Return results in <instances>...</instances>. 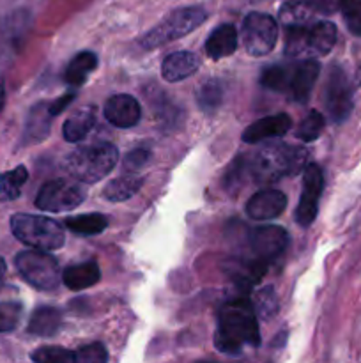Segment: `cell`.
<instances>
[{
    "label": "cell",
    "instance_id": "obj_32",
    "mask_svg": "<svg viewBox=\"0 0 361 363\" xmlns=\"http://www.w3.org/2000/svg\"><path fill=\"white\" fill-rule=\"evenodd\" d=\"M39 363H74V351H67L60 346H45L30 354Z\"/></svg>",
    "mask_w": 361,
    "mask_h": 363
},
{
    "label": "cell",
    "instance_id": "obj_12",
    "mask_svg": "<svg viewBox=\"0 0 361 363\" xmlns=\"http://www.w3.org/2000/svg\"><path fill=\"white\" fill-rule=\"evenodd\" d=\"M322 190H324V176H322L321 167L306 165L303 177V191H301L299 206L296 211V220L301 227H310L314 223Z\"/></svg>",
    "mask_w": 361,
    "mask_h": 363
},
{
    "label": "cell",
    "instance_id": "obj_9",
    "mask_svg": "<svg viewBox=\"0 0 361 363\" xmlns=\"http://www.w3.org/2000/svg\"><path fill=\"white\" fill-rule=\"evenodd\" d=\"M243 43L250 55H268L278 43V25L269 14L250 13L243 23Z\"/></svg>",
    "mask_w": 361,
    "mask_h": 363
},
{
    "label": "cell",
    "instance_id": "obj_21",
    "mask_svg": "<svg viewBox=\"0 0 361 363\" xmlns=\"http://www.w3.org/2000/svg\"><path fill=\"white\" fill-rule=\"evenodd\" d=\"M237 48V32L234 25L223 23L216 27L209 35L205 43V52L211 59L219 60L223 57H229L236 52Z\"/></svg>",
    "mask_w": 361,
    "mask_h": 363
},
{
    "label": "cell",
    "instance_id": "obj_5",
    "mask_svg": "<svg viewBox=\"0 0 361 363\" xmlns=\"http://www.w3.org/2000/svg\"><path fill=\"white\" fill-rule=\"evenodd\" d=\"M11 230L23 245L45 252L59 250L66 241L64 227L46 216L18 213L11 216Z\"/></svg>",
    "mask_w": 361,
    "mask_h": 363
},
{
    "label": "cell",
    "instance_id": "obj_7",
    "mask_svg": "<svg viewBox=\"0 0 361 363\" xmlns=\"http://www.w3.org/2000/svg\"><path fill=\"white\" fill-rule=\"evenodd\" d=\"M16 269L25 282L39 291H53L60 284L59 261L50 252L45 250H23L14 259Z\"/></svg>",
    "mask_w": 361,
    "mask_h": 363
},
{
    "label": "cell",
    "instance_id": "obj_24",
    "mask_svg": "<svg viewBox=\"0 0 361 363\" xmlns=\"http://www.w3.org/2000/svg\"><path fill=\"white\" fill-rule=\"evenodd\" d=\"M96 66H98V57H96V53L80 52L67 64L66 71H64V80L71 87H80L81 84H85L88 74L96 69Z\"/></svg>",
    "mask_w": 361,
    "mask_h": 363
},
{
    "label": "cell",
    "instance_id": "obj_19",
    "mask_svg": "<svg viewBox=\"0 0 361 363\" xmlns=\"http://www.w3.org/2000/svg\"><path fill=\"white\" fill-rule=\"evenodd\" d=\"M200 66V59L191 52H173L163 60L161 74L166 82H180L191 77Z\"/></svg>",
    "mask_w": 361,
    "mask_h": 363
},
{
    "label": "cell",
    "instance_id": "obj_26",
    "mask_svg": "<svg viewBox=\"0 0 361 363\" xmlns=\"http://www.w3.org/2000/svg\"><path fill=\"white\" fill-rule=\"evenodd\" d=\"M108 223L110 220L105 215H99V213L69 216L66 220L67 229L71 233L78 234V236H96V234H101L108 227Z\"/></svg>",
    "mask_w": 361,
    "mask_h": 363
},
{
    "label": "cell",
    "instance_id": "obj_27",
    "mask_svg": "<svg viewBox=\"0 0 361 363\" xmlns=\"http://www.w3.org/2000/svg\"><path fill=\"white\" fill-rule=\"evenodd\" d=\"M28 179V170L23 165H18L16 169L9 172L0 174V199L2 201H14L21 195V188L25 186Z\"/></svg>",
    "mask_w": 361,
    "mask_h": 363
},
{
    "label": "cell",
    "instance_id": "obj_23",
    "mask_svg": "<svg viewBox=\"0 0 361 363\" xmlns=\"http://www.w3.org/2000/svg\"><path fill=\"white\" fill-rule=\"evenodd\" d=\"M317 11L311 9L308 4H304L303 0H289V2L283 4L280 7V23L285 28H296V27H304V25L314 23L317 18H315Z\"/></svg>",
    "mask_w": 361,
    "mask_h": 363
},
{
    "label": "cell",
    "instance_id": "obj_25",
    "mask_svg": "<svg viewBox=\"0 0 361 363\" xmlns=\"http://www.w3.org/2000/svg\"><path fill=\"white\" fill-rule=\"evenodd\" d=\"M144 184V177L140 176H120L110 181L105 188V199L112 202H124L137 195Z\"/></svg>",
    "mask_w": 361,
    "mask_h": 363
},
{
    "label": "cell",
    "instance_id": "obj_13",
    "mask_svg": "<svg viewBox=\"0 0 361 363\" xmlns=\"http://www.w3.org/2000/svg\"><path fill=\"white\" fill-rule=\"evenodd\" d=\"M319 73H321V66L317 60L297 59V62L290 66V78L287 85V94L290 96V99L297 103H306Z\"/></svg>",
    "mask_w": 361,
    "mask_h": 363
},
{
    "label": "cell",
    "instance_id": "obj_40",
    "mask_svg": "<svg viewBox=\"0 0 361 363\" xmlns=\"http://www.w3.org/2000/svg\"><path fill=\"white\" fill-rule=\"evenodd\" d=\"M6 272H7L6 261H4V259L0 257V287H2V284H4V279H6Z\"/></svg>",
    "mask_w": 361,
    "mask_h": 363
},
{
    "label": "cell",
    "instance_id": "obj_22",
    "mask_svg": "<svg viewBox=\"0 0 361 363\" xmlns=\"http://www.w3.org/2000/svg\"><path fill=\"white\" fill-rule=\"evenodd\" d=\"M62 326V312L53 307H39L28 321V333L38 337H52Z\"/></svg>",
    "mask_w": 361,
    "mask_h": 363
},
{
    "label": "cell",
    "instance_id": "obj_37",
    "mask_svg": "<svg viewBox=\"0 0 361 363\" xmlns=\"http://www.w3.org/2000/svg\"><path fill=\"white\" fill-rule=\"evenodd\" d=\"M303 2L322 14H333L340 9V0H303Z\"/></svg>",
    "mask_w": 361,
    "mask_h": 363
},
{
    "label": "cell",
    "instance_id": "obj_8",
    "mask_svg": "<svg viewBox=\"0 0 361 363\" xmlns=\"http://www.w3.org/2000/svg\"><path fill=\"white\" fill-rule=\"evenodd\" d=\"M87 199V191L81 186V181L55 179L41 186L35 197V208L50 213L71 211L78 208Z\"/></svg>",
    "mask_w": 361,
    "mask_h": 363
},
{
    "label": "cell",
    "instance_id": "obj_30",
    "mask_svg": "<svg viewBox=\"0 0 361 363\" xmlns=\"http://www.w3.org/2000/svg\"><path fill=\"white\" fill-rule=\"evenodd\" d=\"M223 89L218 80H207L198 87L197 103L204 112H214L222 105Z\"/></svg>",
    "mask_w": 361,
    "mask_h": 363
},
{
    "label": "cell",
    "instance_id": "obj_2",
    "mask_svg": "<svg viewBox=\"0 0 361 363\" xmlns=\"http://www.w3.org/2000/svg\"><path fill=\"white\" fill-rule=\"evenodd\" d=\"M306 163V151L287 144H269L246 158L248 174L257 183H275L297 174Z\"/></svg>",
    "mask_w": 361,
    "mask_h": 363
},
{
    "label": "cell",
    "instance_id": "obj_28",
    "mask_svg": "<svg viewBox=\"0 0 361 363\" xmlns=\"http://www.w3.org/2000/svg\"><path fill=\"white\" fill-rule=\"evenodd\" d=\"M251 303H253L255 314H257L260 319H265V321L275 318L280 311V301L275 293V287L273 286H268L264 287V289L258 291V293H255L253 301H251Z\"/></svg>",
    "mask_w": 361,
    "mask_h": 363
},
{
    "label": "cell",
    "instance_id": "obj_20",
    "mask_svg": "<svg viewBox=\"0 0 361 363\" xmlns=\"http://www.w3.org/2000/svg\"><path fill=\"white\" fill-rule=\"evenodd\" d=\"M99 279H101V272H99V266L96 261L73 264L64 269L62 273V282L71 291L88 289L94 284H98Z\"/></svg>",
    "mask_w": 361,
    "mask_h": 363
},
{
    "label": "cell",
    "instance_id": "obj_16",
    "mask_svg": "<svg viewBox=\"0 0 361 363\" xmlns=\"http://www.w3.org/2000/svg\"><path fill=\"white\" fill-rule=\"evenodd\" d=\"M292 126V121L287 113H276V116L264 117L258 119L257 123L250 124L246 130L243 131V142L246 144H258L268 138H278L283 137L287 131Z\"/></svg>",
    "mask_w": 361,
    "mask_h": 363
},
{
    "label": "cell",
    "instance_id": "obj_4",
    "mask_svg": "<svg viewBox=\"0 0 361 363\" xmlns=\"http://www.w3.org/2000/svg\"><path fill=\"white\" fill-rule=\"evenodd\" d=\"M285 30V55L290 59H315L326 55L336 43V27L326 20H315L304 27Z\"/></svg>",
    "mask_w": 361,
    "mask_h": 363
},
{
    "label": "cell",
    "instance_id": "obj_36",
    "mask_svg": "<svg viewBox=\"0 0 361 363\" xmlns=\"http://www.w3.org/2000/svg\"><path fill=\"white\" fill-rule=\"evenodd\" d=\"M151 151L145 147H138V149H133V151L127 152L126 156H124V170H126L127 174H134L138 172V170L145 169V167L149 165V162H151Z\"/></svg>",
    "mask_w": 361,
    "mask_h": 363
},
{
    "label": "cell",
    "instance_id": "obj_3",
    "mask_svg": "<svg viewBox=\"0 0 361 363\" xmlns=\"http://www.w3.org/2000/svg\"><path fill=\"white\" fill-rule=\"evenodd\" d=\"M119 162V151L108 142L81 145L64 158L62 169L81 183H98L105 179Z\"/></svg>",
    "mask_w": 361,
    "mask_h": 363
},
{
    "label": "cell",
    "instance_id": "obj_14",
    "mask_svg": "<svg viewBox=\"0 0 361 363\" xmlns=\"http://www.w3.org/2000/svg\"><path fill=\"white\" fill-rule=\"evenodd\" d=\"M105 117L115 128L137 126L142 117V108L130 94H115L106 101Z\"/></svg>",
    "mask_w": 361,
    "mask_h": 363
},
{
    "label": "cell",
    "instance_id": "obj_41",
    "mask_svg": "<svg viewBox=\"0 0 361 363\" xmlns=\"http://www.w3.org/2000/svg\"><path fill=\"white\" fill-rule=\"evenodd\" d=\"M356 84L361 85V66H360V71H357V74H356Z\"/></svg>",
    "mask_w": 361,
    "mask_h": 363
},
{
    "label": "cell",
    "instance_id": "obj_39",
    "mask_svg": "<svg viewBox=\"0 0 361 363\" xmlns=\"http://www.w3.org/2000/svg\"><path fill=\"white\" fill-rule=\"evenodd\" d=\"M4 105H6V84H4V80L0 78V113H2Z\"/></svg>",
    "mask_w": 361,
    "mask_h": 363
},
{
    "label": "cell",
    "instance_id": "obj_33",
    "mask_svg": "<svg viewBox=\"0 0 361 363\" xmlns=\"http://www.w3.org/2000/svg\"><path fill=\"white\" fill-rule=\"evenodd\" d=\"M23 307L18 301H0V333L13 332L21 321Z\"/></svg>",
    "mask_w": 361,
    "mask_h": 363
},
{
    "label": "cell",
    "instance_id": "obj_1",
    "mask_svg": "<svg viewBox=\"0 0 361 363\" xmlns=\"http://www.w3.org/2000/svg\"><path fill=\"white\" fill-rule=\"evenodd\" d=\"M214 346L218 351L232 357L243 353L244 347L255 350L260 346L257 314L248 298H236L219 307Z\"/></svg>",
    "mask_w": 361,
    "mask_h": 363
},
{
    "label": "cell",
    "instance_id": "obj_6",
    "mask_svg": "<svg viewBox=\"0 0 361 363\" xmlns=\"http://www.w3.org/2000/svg\"><path fill=\"white\" fill-rule=\"evenodd\" d=\"M205 18H207V11L200 6L180 7V9L172 11L140 39V46L145 50H152L170 41H176L200 27Z\"/></svg>",
    "mask_w": 361,
    "mask_h": 363
},
{
    "label": "cell",
    "instance_id": "obj_38",
    "mask_svg": "<svg viewBox=\"0 0 361 363\" xmlns=\"http://www.w3.org/2000/svg\"><path fill=\"white\" fill-rule=\"evenodd\" d=\"M73 99H74V92H69V94H64L62 98H59V99H55V101L50 103V112H52V116L53 117L59 116L64 108H67V105H69Z\"/></svg>",
    "mask_w": 361,
    "mask_h": 363
},
{
    "label": "cell",
    "instance_id": "obj_17",
    "mask_svg": "<svg viewBox=\"0 0 361 363\" xmlns=\"http://www.w3.org/2000/svg\"><path fill=\"white\" fill-rule=\"evenodd\" d=\"M52 112H50V103H38L28 112L27 121H25V131H23V144H38V142L45 140L50 133V126H52Z\"/></svg>",
    "mask_w": 361,
    "mask_h": 363
},
{
    "label": "cell",
    "instance_id": "obj_10",
    "mask_svg": "<svg viewBox=\"0 0 361 363\" xmlns=\"http://www.w3.org/2000/svg\"><path fill=\"white\" fill-rule=\"evenodd\" d=\"M324 103L329 117L336 124L347 121V117L353 112V85H350L345 71L340 66H333L329 71L328 82H326Z\"/></svg>",
    "mask_w": 361,
    "mask_h": 363
},
{
    "label": "cell",
    "instance_id": "obj_34",
    "mask_svg": "<svg viewBox=\"0 0 361 363\" xmlns=\"http://www.w3.org/2000/svg\"><path fill=\"white\" fill-rule=\"evenodd\" d=\"M343 20L354 35H361V0H340Z\"/></svg>",
    "mask_w": 361,
    "mask_h": 363
},
{
    "label": "cell",
    "instance_id": "obj_18",
    "mask_svg": "<svg viewBox=\"0 0 361 363\" xmlns=\"http://www.w3.org/2000/svg\"><path fill=\"white\" fill-rule=\"evenodd\" d=\"M96 119H98V113H96L94 106L87 105L74 110V112L67 117L66 123H64V138H66L67 142H71V144L81 142L88 133H91V130L96 124Z\"/></svg>",
    "mask_w": 361,
    "mask_h": 363
},
{
    "label": "cell",
    "instance_id": "obj_35",
    "mask_svg": "<svg viewBox=\"0 0 361 363\" xmlns=\"http://www.w3.org/2000/svg\"><path fill=\"white\" fill-rule=\"evenodd\" d=\"M108 360L105 346L99 342L88 344L74 351V363H105Z\"/></svg>",
    "mask_w": 361,
    "mask_h": 363
},
{
    "label": "cell",
    "instance_id": "obj_31",
    "mask_svg": "<svg viewBox=\"0 0 361 363\" xmlns=\"http://www.w3.org/2000/svg\"><path fill=\"white\" fill-rule=\"evenodd\" d=\"M324 130V117L317 112V110H311L308 112V116H304V119L301 121V124L297 126L296 135L301 140L314 142L317 140L319 135Z\"/></svg>",
    "mask_w": 361,
    "mask_h": 363
},
{
    "label": "cell",
    "instance_id": "obj_11",
    "mask_svg": "<svg viewBox=\"0 0 361 363\" xmlns=\"http://www.w3.org/2000/svg\"><path fill=\"white\" fill-rule=\"evenodd\" d=\"M248 245H250L253 261L268 264L283 254L289 245V234L283 227L278 225L257 227L248 234Z\"/></svg>",
    "mask_w": 361,
    "mask_h": 363
},
{
    "label": "cell",
    "instance_id": "obj_15",
    "mask_svg": "<svg viewBox=\"0 0 361 363\" xmlns=\"http://www.w3.org/2000/svg\"><path fill=\"white\" fill-rule=\"evenodd\" d=\"M287 208L285 194L278 190H260L248 201L246 213L251 220H273Z\"/></svg>",
    "mask_w": 361,
    "mask_h": 363
},
{
    "label": "cell",
    "instance_id": "obj_29",
    "mask_svg": "<svg viewBox=\"0 0 361 363\" xmlns=\"http://www.w3.org/2000/svg\"><path fill=\"white\" fill-rule=\"evenodd\" d=\"M290 66L292 64H273L268 69L262 71L260 84L269 91L276 92H287V85H289L290 78Z\"/></svg>",
    "mask_w": 361,
    "mask_h": 363
}]
</instances>
